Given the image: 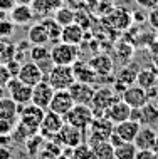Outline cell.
Listing matches in <instances>:
<instances>
[{
	"mask_svg": "<svg viewBox=\"0 0 158 159\" xmlns=\"http://www.w3.org/2000/svg\"><path fill=\"white\" fill-rule=\"evenodd\" d=\"M45 80L54 87V91H67L76 82L74 69L72 66H55L45 75Z\"/></svg>",
	"mask_w": 158,
	"mask_h": 159,
	"instance_id": "obj_1",
	"label": "cell"
},
{
	"mask_svg": "<svg viewBox=\"0 0 158 159\" xmlns=\"http://www.w3.org/2000/svg\"><path fill=\"white\" fill-rule=\"evenodd\" d=\"M79 45L57 42L50 47V59L55 66H72L76 61H79Z\"/></svg>",
	"mask_w": 158,
	"mask_h": 159,
	"instance_id": "obj_2",
	"label": "cell"
},
{
	"mask_svg": "<svg viewBox=\"0 0 158 159\" xmlns=\"http://www.w3.org/2000/svg\"><path fill=\"white\" fill-rule=\"evenodd\" d=\"M88 129H89V134H88L86 143L89 146H93L96 143H101V141H108L109 136L113 134V131H114V124L111 122L106 116H94L91 126Z\"/></svg>",
	"mask_w": 158,
	"mask_h": 159,
	"instance_id": "obj_3",
	"label": "cell"
},
{
	"mask_svg": "<svg viewBox=\"0 0 158 159\" xmlns=\"http://www.w3.org/2000/svg\"><path fill=\"white\" fill-rule=\"evenodd\" d=\"M93 119H94V111L88 104H74L72 109L64 116V121L67 124H71L74 127H79L83 131H86L91 126Z\"/></svg>",
	"mask_w": 158,
	"mask_h": 159,
	"instance_id": "obj_4",
	"label": "cell"
},
{
	"mask_svg": "<svg viewBox=\"0 0 158 159\" xmlns=\"http://www.w3.org/2000/svg\"><path fill=\"white\" fill-rule=\"evenodd\" d=\"M45 116V111L41 109L39 106L36 104H27V106H22L19 107V122L25 126L32 134L39 132V127L42 124V119Z\"/></svg>",
	"mask_w": 158,
	"mask_h": 159,
	"instance_id": "obj_5",
	"label": "cell"
},
{
	"mask_svg": "<svg viewBox=\"0 0 158 159\" xmlns=\"http://www.w3.org/2000/svg\"><path fill=\"white\" fill-rule=\"evenodd\" d=\"M119 97L121 96L114 91V87H109V85L96 89L94 97H93V101H91V107H93V111H94V116H104L106 109H108L111 104H114Z\"/></svg>",
	"mask_w": 158,
	"mask_h": 159,
	"instance_id": "obj_6",
	"label": "cell"
},
{
	"mask_svg": "<svg viewBox=\"0 0 158 159\" xmlns=\"http://www.w3.org/2000/svg\"><path fill=\"white\" fill-rule=\"evenodd\" d=\"M5 87H7L8 97H10L19 107L27 106L32 102V87L27 84H24L19 77H12L7 82Z\"/></svg>",
	"mask_w": 158,
	"mask_h": 159,
	"instance_id": "obj_7",
	"label": "cell"
},
{
	"mask_svg": "<svg viewBox=\"0 0 158 159\" xmlns=\"http://www.w3.org/2000/svg\"><path fill=\"white\" fill-rule=\"evenodd\" d=\"M64 117L59 114L52 112V111H45V116L42 119V124L39 127V134L44 137V139H55V136L59 134V131L64 126Z\"/></svg>",
	"mask_w": 158,
	"mask_h": 159,
	"instance_id": "obj_8",
	"label": "cell"
},
{
	"mask_svg": "<svg viewBox=\"0 0 158 159\" xmlns=\"http://www.w3.org/2000/svg\"><path fill=\"white\" fill-rule=\"evenodd\" d=\"M84 139H86V137H84L83 129L74 127V126H71V124H67V122H64L62 129L59 131V134L55 136V141H59L64 148H69V149L83 144Z\"/></svg>",
	"mask_w": 158,
	"mask_h": 159,
	"instance_id": "obj_9",
	"label": "cell"
},
{
	"mask_svg": "<svg viewBox=\"0 0 158 159\" xmlns=\"http://www.w3.org/2000/svg\"><path fill=\"white\" fill-rule=\"evenodd\" d=\"M104 20L111 29L126 30V29H130L131 24H133V14H131L130 10H126V8H123V7H114L113 10L104 17Z\"/></svg>",
	"mask_w": 158,
	"mask_h": 159,
	"instance_id": "obj_10",
	"label": "cell"
},
{
	"mask_svg": "<svg viewBox=\"0 0 158 159\" xmlns=\"http://www.w3.org/2000/svg\"><path fill=\"white\" fill-rule=\"evenodd\" d=\"M121 99L131 107V109H140V107H143L145 104L150 102V96H148L146 89L140 87L138 84L126 87L121 94Z\"/></svg>",
	"mask_w": 158,
	"mask_h": 159,
	"instance_id": "obj_11",
	"label": "cell"
},
{
	"mask_svg": "<svg viewBox=\"0 0 158 159\" xmlns=\"http://www.w3.org/2000/svg\"><path fill=\"white\" fill-rule=\"evenodd\" d=\"M52 96H54V87L45 79L41 80L39 84H36L32 87V104L39 106L41 109H44V111L49 109Z\"/></svg>",
	"mask_w": 158,
	"mask_h": 159,
	"instance_id": "obj_12",
	"label": "cell"
},
{
	"mask_svg": "<svg viewBox=\"0 0 158 159\" xmlns=\"http://www.w3.org/2000/svg\"><path fill=\"white\" fill-rule=\"evenodd\" d=\"M17 77H19L24 84L31 85V87H34L36 84H39L41 80L45 79L44 72L41 70V67L37 66L34 61H29V62L22 64V66H20L19 74H17Z\"/></svg>",
	"mask_w": 158,
	"mask_h": 159,
	"instance_id": "obj_13",
	"label": "cell"
},
{
	"mask_svg": "<svg viewBox=\"0 0 158 159\" xmlns=\"http://www.w3.org/2000/svg\"><path fill=\"white\" fill-rule=\"evenodd\" d=\"M72 106H74V99H72L69 89H67V91H54L49 111H52V112L64 117V116L72 109Z\"/></svg>",
	"mask_w": 158,
	"mask_h": 159,
	"instance_id": "obj_14",
	"label": "cell"
},
{
	"mask_svg": "<svg viewBox=\"0 0 158 159\" xmlns=\"http://www.w3.org/2000/svg\"><path fill=\"white\" fill-rule=\"evenodd\" d=\"M69 92L72 99H74V104H88L91 106V101L93 97H94V85L93 84H86V82H79V80H76L74 84L69 87Z\"/></svg>",
	"mask_w": 158,
	"mask_h": 159,
	"instance_id": "obj_15",
	"label": "cell"
},
{
	"mask_svg": "<svg viewBox=\"0 0 158 159\" xmlns=\"http://www.w3.org/2000/svg\"><path fill=\"white\" fill-rule=\"evenodd\" d=\"M8 19L15 25H29L37 19L36 12L32 5H25V3H17V5L8 12Z\"/></svg>",
	"mask_w": 158,
	"mask_h": 159,
	"instance_id": "obj_16",
	"label": "cell"
},
{
	"mask_svg": "<svg viewBox=\"0 0 158 159\" xmlns=\"http://www.w3.org/2000/svg\"><path fill=\"white\" fill-rule=\"evenodd\" d=\"M141 124L138 121H133V119H126L123 122L114 124V134H116L123 143H135V137L138 134Z\"/></svg>",
	"mask_w": 158,
	"mask_h": 159,
	"instance_id": "obj_17",
	"label": "cell"
},
{
	"mask_svg": "<svg viewBox=\"0 0 158 159\" xmlns=\"http://www.w3.org/2000/svg\"><path fill=\"white\" fill-rule=\"evenodd\" d=\"M104 116H106V117H108L113 124L123 122V121H126V119L131 117V107L128 106L121 97H119L118 101L114 102V104H111L108 109H106Z\"/></svg>",
	"mask_w": 158,
	"mask_h": 159,
	"instance_id": "obj_18",
	"label": "cell"
},
{
	"mask_svg": "<svg viewBox=\"0 0 158 159\" xmlns=\"http://www.w3.org/2000/svg\"><path fill=\"white\" fill-rule=\"evenodd\" d=\"M72 69H74L76 80H79V82H86V84L94 85L98 82V79H99V75L94 72V69L89 66V62L76 61L74 64H72Z\"/></svg>",
	"mask_w": 158,
	"mask_h": 159,
	"instance_id": "obj_19",
	"label": "cell"
},
{
	"mask_svg": "<svg viewBox=\"0 0 158 159\" xmlns=\"http://www.w3.org/2000/svg\"><path fill=\"white\" fill-rule=\"evenodd\" d=\"M66 3V0H34L32 2V8L36 12L37 19H44V17H50L54 15V12L59 7H62Z\"/></svg>",
	"mask_w": 158,
	"mask_h": 159,
	"instance_id": "obj_20",
	"label": "cell"
},
{
	"mask_svg": "<svg viewBox=\"0 0 158 159\" xmlns=\"http://www.w3.org/2000/svg\"><path fill=\"white\" fill-rule=\"evenodd\" d=\"M158 141V132L155 127L141 126L138 134L135 137V146L138 149H153V146Z\"/></svg>",
	"mask_w": 158,
	"mask_h": 159,
	"instance_id": "obj_21",
	"label": "cell"
},
{
	"mask_svg": "<svg viewBox=\"0 0 158 159\" xmlns=\"http://www.w3.org/2000/svg\"><path fill=\"white\" fill-rule=\"evenodd\" d=\"M136 121L141 124V126L156 127L158 126V107L153 104V102H148V104H145L143 107H140Z\"/></svg>",
	"mask_w": 158,
	"mask_h": 159,
	"instance_id": "obj_22",
	"label": "cell"
},
{
	"mask_svg": "<svg viewBox=\"0 0 158 159\" xmlns=\"http://www.w3.org/2000/svg\"><path fill=\"white\" fill-rule=\"evenodd\" d=\"M84 30L79 24L72 22L66 27H62V34H61V40L66 42V44H72V45H81L84 40Z\"/></svg>",
	"mask_w": 158,
	"mask_h": 159,
	"instance_id": "obj_23",
	"label": "cell"
},
{
	"mask_svg": "<svg viewBox=\"0 0 158 159\" xmlns=\"http://www.w3.org/2000/svg\"><path fill=\"white\" fill-rule=\"evenodd\" d=\"M27 42L31 45H47V44H50L49 34L41 22H36V24L31 25V29H29V32H27Z\"/></svg>",
	"mask_w": 158,
	"mask_h": 159,
	"instance_id": "obj_24",
	"label": "cell"
},
{
	"mask_svg": "<svg viewBox=\"0 0 158 159\" xmlns=\"http://www.w3.org/2000/svg\"><path fill=\"white\" fill-rule=\"evenodd\" d=\"M89 66L94 69V72L98 75H109L113 72V61H111L109 55L106 54H99V55H94L91 61H88Z\"/></svg>",
	"mask_w": 158,
	"mask_h": 159,
	"instance_id": "obj_25",
	"label": "cell"
},
{
	"mask_svg": "<svg viewBox=\"0 0 158 159\" xmlns=\"http://www.w3.org/2000/svg\"><path fill=\"white\" fill-rule=\"evenodd\" d=\"M89 148L93 152V159H114V146L109 141H101Z\"/></svg>",
	"mask_w": 158,
	"mask_h": 159,
	"instance_id": "obj_26",
	"label": "cell"
},
{
	"mask_svg": "<svg viewBox=\"0 0 158 159\" xmlns=\"http://www.w3.org/2000/svg\"><path fill=\"white\" fill-rule=\"evenodd\" d=\"M39 22L45 27V30L49 34V40L50 44H57V42H61V34H62V27L55 22L54 17H44V19H41Z\"/></svg>",
	"mask_w": 158,
	"mask_h": 159,
	"instance_id": "obj_27",
	"label": "cell"
},
{
	"mask_svg": "<svg viewBox=\"0 0 158 159\" xmlns=\"http://www.w3.org/2000/svg\"><path fill=\"white\" fill-rule=\"evenodd\" d=\"M0 117L12 119V121L19 122V106H17L10 97L0 99Z\"/></svg>",
	"mask_w": 158,
	"mask_h": 159,
	"instance_id": "obj_28",
	"label": "cell"
},
{
	"mask_svg": "<svg viewBox=\"0 0 158 159\" xmlns=\"http://www.w3.org/2000/svg\"><path fill=\"white\" fill-rule=\"evenodd\" d=\"M52 17L55 19V22L61 25V27H66V25H69V24H72L76 20V10L64 3L62 7H59L57 10L54 12Z\"/></svg>",
	"mask_w": 158,
	"mask_h": 159,
	"instance_id": "obj_29",
	"label": "cell"
},
{
	"mask_svg": "<svg viewBox=\"0 0 158 159\" xmlns=\"http://www.w3.org/2000/svg\"><path fill=\"white\" fill-rule=\"evenodd\" d=\"M136 84L143 89H155L156 87V74L153 70H148V69H143V70H138V75H136Z\"/></svg>",
	"mask_w": 158,
	"mask_h": 159,
	"instance_id": "obj_30",
	"label": "cell"
},
{
	"mask_svg": "<svg viewBox=\"0 0 158 159\" xmlns=\"http://www.w3.org/2000/svg\"><path fill=\"white\" fill-rule=\"evenodd\" d=\"M138 148L135 143H121L114 148V159H135Z\"/></svg>",
	"mask_w": 158,
	"mask_h": 159,
	"instance_id": "obj_31",
	"label": "cell"
},
{
	"mask_svg": "<svg viewBox=\"0 0 158 159\" xmlns=\"http://www.w3.org/2000/svg\"><path fill=\"white\" fill-rule=\"evenodd\" d=\"M47 57H50V49L47 45H32L29 49V59L34 62H41Z\"/></svg>",
	"mask_w": 158,
	"mask_h": 159,
	"instance_id": "obj_32",
	"label": "cell"
},
{
	"mask_svg": "<svg viewBox=\"0 0 158 159\" xmlns=\"http://www.w3.org/2000/svg\"><path fill=\"white\" fill-rule=\"evenodd\" d=\"M72 159H93V152L88 143H83L76 148H72Z\"/></svg>",
	"mask_w": 158,
	"mask_h": 159,
	"instance_id": "obj_33",
	"label": "cell"
},
{
	"mask_svg": "<svg viewBox=\"0 0 158 159\" xmlns=\"http://www.w3.org/2000/svg\"><path fill=\"white\" fill-rule=\"evenodd\" d=\"M15 126H17V121L0 117V136H10Z\"/></svg>",
	"mask_w": 158,
	"mask_h": 159,
	"instance_id": "obj_34",
	"label": "cell"
},
{
	"mask_svg": "<svg viewBox=\"0 0 158 159\" xmlns=\"http://www.w3.org/2000/svg\"><path fill=\"white\" fill-rule=\"evenodd\" d=\"M14 29H15V24L12 22L10 19L7 20H0V37H8L14 34Z\"/></svg>",
	"mask_w": 158,
	"mask_h": 159,
	"instance_id": "obj_35",
	"label": "cell"
},
{
	"mask_svg": "<svg viewBox=\"0 0 158 159\" xmlns=\"http://www.w3.org/2000/svg\"><path fill=\"white\" fill-rule=\"evenodd\" d=\"M135 159H158V152L153 149H138Z\"/></svg>",
	"mask_w": 158,
	"mask_h": 159,
	"instance_id": "obj_36",
	"label": "cell"
},
{
	"mask_svg": "<svg viewBox=\"0 0 158 159\" xmlns=\"http://www.w3.org/2000/svg\"><path fill=\"white\" fill-rule=\"evenodd\" d=\"M12 79V74L8 72L7 66L0 64V85H7V82Z\"/></svg>",
	"mask_w": 158,
	"mask_h": 159,
	"instance_id": "obj_37",
	"label": "cell"
},
{
	"mask_svg": "<svg viewBox=\"0 0 158 159\" xmlns=\"http://www.w3.org/2000/svg\"><path fill=\"white\" fill-rule=\"evenodd\" d=\"M146 20L150 22V25H151L153 29H156V30H158V5L150 8V14H148V19Z\"/></svg>",
	"mask_w": 158,
	"mask_h": 159,
	"instance_id": "obj_38",
	"label": "cell"
},
{
	"mask_svg": "<svg viewBox=\"0 0 158 159\" xmlns=\"http://www.w3.org/2000/svg\"><path fill=\"white\" fill-rule=\"evenodd\" d=\"M15 5H17L15 0H0V10L7 12V14H8V12H10Z\"/></svg>",
	"mask_w": 158,
	"mask_h": 159,
	"instance_id": "obj_39",
	"label": "cell"
},
{
	"mask_svg": "<svg viewBox=\"0 0 158 159\" xmlns=\"http://www.w3.org/2000/svg\"><path fill=\"white\" fill-rule=\"evenodd\" d=\"M140 5V8H153L158 5V0H135Z\"/></svg>",
	"mask_w": 158,
	"mask_h": 159,
	"instance_id": "obj_40",
	"label": "cell"
},
{
	"mask_svg": "<svg viewBox=\"0 0 158 159\" xmlns=\"http://www.w3.org/2000/svg\"><path fill=\"white\" fill-rule=\"evenodd\" d=\"M66 5H69L74 10H79L84 7V0H66Z\"/></svg>",
	"mask_w": 158,
	"mask_h": 159,
	"instance_id": "obj_41",
	"label": "cell"
},
{
	"mask_svg": "<svg viewBox=\"0 0 158 159\" xmlns=\"http://www.w3.org/2000/svg\"><path fill=\"white\" fill-rule=\"evenodd\" d=\"M10 149L7 148V146H3V148H0V159H10Z\"/></svg>",
	"mask_w": 158,
	"mask_h": 159,
	"instance_id": "obj_42",
	"label": "cell"
},
{
	"mask_svg": "<svg viewBox=\"0 0 158 159\" xmlns=\"http://www.w3.org/2000/svg\"><path fill=\"white\" fill-rule=\"evenodd\" d=\"M17 3H25V5H32L34 0H15Z\"/></svg>",
	"mask_w": 158,
	"mask_h": 159,
	"instance_id": "obj_43",
	"label": "cell"
},
{
	"mask_svg": "<svg viewBox=\"0 0 158 159\" xmlns=\"http://www.w3.org/2000/svg\"><path fill=\"white\" fill-rule=\"evenodd\" d=\"M99 2H103V3H109V5H114V2H116V0H99Z\"/></svg>",
	"mask_w": 158,
	"mask_h": 159,
	"instance_id": "obj_44",
	"label": "cell"
},
{
	"mask_svg": "<svg viewBox=\"0 0 158 159\" xmlns=\"http://www.w3.org/2000/svg\"><path fill=\"white\" fill-rule=\"evenodd\" d=\"M8 14H7V12H3V10H0V20H3V19H5V17H7Z\"/></svg>",
	"mask_w": 158,
	"mask_h": 159,
	"instance_id": "obj_45",
	"label": "cell"
},
{
	"mask_svg": "<svg viewBox=\"0 0 158 159\" xmlns=\"http://www.w3.org/2000/svg\"><path fill=\"white\" fill-rule=\"evenodd\" d=\"M3 97V85H0V99Z\"/></svg>",
	"mask_w": 158,
	"mask_h": 159,
	"instance_id": "obj_46",
	"label": "cell"
},
{
	"mask_svg": "<svg viewBox=\"0 0 158 159\" xmlns=\"http://www.w3.org/2000/svg\"><path fill=\"white\" fill-rule=\"evenodd\" d=\"M156 132H158V131H156Z\"/></svg>",
	"mask_w": 158,
	"mask_h": 159,
	"instance_id": "obj_47",
	"label": "cell"
}]
</instances>
